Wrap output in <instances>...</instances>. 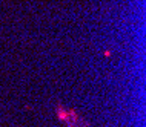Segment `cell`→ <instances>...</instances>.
I'll return each mask as SVG.
<instances>
[{"mask_svg":"<svg viewBox=\"0 0 146 127\" xmlns=\"http://www.w3.org/2000/svg\"><path fill=\"white\" fill-rule=\"evenodd\" d=\"M57 115L62 122H65L68 127H88V122L82 120L80 115L76 113V110H66L65 107H57Z\"/></svg>","mask_w":146,"mask_h":127,"instance_id":"cell-1","label":"cell"}]
</instances>
